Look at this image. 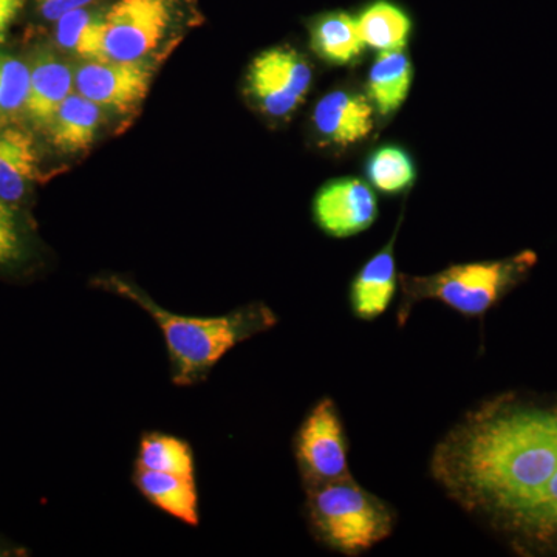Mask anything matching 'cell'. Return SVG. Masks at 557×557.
<instances>
[{
  "label": "cell",
  "instance_id": "cell-1",
  "mask_svg": "<svg viewBox=\"0 0 557 557\" xmlns=\"http://www.w3.org/2000/svg\"><path fill=\"white\" fill-rule=\"evenodd\" d=\"M431 471L460 507L515 528L557 471V413L508 401L472 410L438 443Z\"/></svg>",
  "mask_w": 557,
  "mask_h": 557
},
{
  "label": "cell",
  "instance_id": "cell-2",
  "mask_svg": "<svg viewBox=\"0 0 557 557\" xmlns=\"http://www.w3.org/2000/svg\"><path fill=\"white\" fill-rule=\"evenodd\" d=\"M148 311L166 341L172 381L178 386L199 383L211 369L242 341L252 338L276 325V314L262 304H252L225 317L190 318L161 309L143 289L120 277L97 282Z\"/></svg>",
  "mask_w": 557,
  "mask_h": 557
},
{
  "label": "cell",
  "instance_id": "cell-3",
  "mask_svg": "<svg viewBox=\"0 0 557 557\" xmlns=\"http://www.w3.org/2000/svg\"><path fill=\"white\" fill-rule=\"evenodd\" d=\"M533 251L490 262L458 263L431 276H399L401 302L399 329L405 327L413 307L437 300L465 318H483L536 263Z\"/></svg>",
  "mask_w": 557,
  "mask_h": 557
},
{
  "label": "cell",
  "instance_id": "cell-4",
  "mask_svg": "<svg viewBox=\"0 0 557 557\" xmlns=\"http://www.w3.org/2000/svg\"><path fill=\"white\" fill-rule=\"evenodd\" d=\"M311 530L341 555L359 556L386 541L395 527V512L351 475L310 487Z\"/></svg>",
  "mask_w": 557,
  "mask_h": 557
},
{
  "label": "cell",
  "instance_id": "cell-5",
  "mask_svg": "<svg viewBox=\"0 0 557 557\" xmlns=\"http://www.w3.org/2000/svg\"><path fill=\"white\" fill-rule=\"evenodd\" d=\"M177 0H116L104 13V60L138 62L170 35Z\"/></svg>",
  "mask_w": 557,
  "mask_h": 557
},
{
  "label": "cell",
  "instance_id": "cell-6",
  "mask_svg": "<svg viewBox=\"0 0 557 557\" xmlns=\"http://www.w3.org/2000/svg\"><path fill=\"white\" fill-rule=\"evenodd\" d=\"M313 83L306 57L289 47L262 51L248 69L247 94L263 115L288 119L299 109Z\"/></svg>",
  "mask_w": 557,
  "mask_h": 557
},
{
  "label": "cell",
  "instance_id": "cell-7",
  "mask_svg": "<svg viewBox=\"0 0 557 557\" xmlns=\"http://www.w3.org/2000/svg\"><path fill=\"white\" fill-rule=\"evenodd\" d=\"M295 453L309 490L351 475L346 432L333 399H319L310 410L296 435Z\"/></svg>",
  "mask_w": 557,
  "mask_h": 557
},
{
  "label": "cell",
  "instance_id": "cell-8",
  "mask_svg": "<svg viewBox=\"0 0 557 557\" xmlns=\"http://www.w3.org/2000/svg\"><path fill=\"white\" fill-rule=\"evenodd\" d=\"M152 76L145 61H87L76 70L75 87L101 108L131 112L145 100Z\"/></svg>",
  "mask_w": 557,
  "mask_h": 557
},
{
  "label": "cell",
  "instance_id": "cell-9",
  "mask_svg": "<svg viewBox=\"0 0 557 557\" xmlns=\"http://www.w3.org/2000/svg\"><path fill=\"white\" fill-rule=\"evenodd\" d=\"M319 228L336 239L364 233L379 219V200L361 178L333 180L319 190L313 201Z\"/></svg>",
  "mask_w": 557,
  "mask_h": 557
},
{
  "label": "cell",
  "instance_id": "cell-10",
  "mask_svg": "<svg viewBox=\"0 0 557 557\" xmlns=\"http://www.w3.org/2000/svg\"><path fill=\"white\" fill-rule=\"evenodd\" d=\"M375 113L368 95L357 90L336 89L314 106V131L325 145L346 149L364 141L375 129Z\"/></svg>",
  "mask_w": 557,
  "mask_h": 557
},
{
  "label": "cell",
  "instance_id": "cell-11",
  "mask_svg": "<svg viewBox=\"0 0 557 557\" xmlns=\"http://www.w3.org/2000/svg\"><path fill=\"white\" fill-rule=\"evenodd\" d=\"M397 233L373 258L362 265L350 285L351 311L361 321H375L391 307L397 293L398 273L395 262Z\"/></svg>",
  "mask_w": 557,
  "mask_h": 557
},
{
  "label": "cell",
  "instance_id": "cell-12",
  "mask_svg": "<svg viewBox=\"0 0 557 557\" xmlns=\"http://www.w3.org/2000/svg\"><path fill=\"white\" fill-rule=\"evenodd\" d=\"M135 485L150 504L163 509L172 518L193 527L199 523V494H197L196 478H183V475L137 468Z\"/></svg>",
  "mask_w": 557,
  "mask_h": 557
},
{
  "label": "cell",
  "instance_id": "cell-13",
  "mask_svg": "<svg viewBox=\"0 0 557 557\" xmlns=\"http://www.w3.org/2000/svg\"><path fill=\"white\" fill-rule=\"evenodd\" d=\"M75 76L64 62L44 54L30 70L27 113L33 123L49 127L62 102L72 95Z\"/></svg>",
  "mask_w": 557,
  "mask_h": 557
},
{
  "label": "cell",
  "instance_id": "cell-14",
  "mask_svg": "<svg viewBox=\"0 0 557 557\" xmlns=\"http://www.w3.org/2000/svg\"><path fill=\"white\" fill-rule=\"evenodd\" d=\"M102 121V108L81 94H72L50 121L51 143L62 152L89 149Z\"/></svg>",
  "mask_w": 557,
  "mask_h": 557
},
{
  "label": "cell",
  "instance_id": "cell-15",
  "mask_svg": "<svg viewBox=\"0 0 557 557\" xmlns=\"http://www.w3.org/2000/svg\"><path fill=\"white\" fill-rule=\"evenodd\" d=\"M412 61L403 50L381 51L368 78V97L380 116H391L408 98Z\"/></svg>",
  "mask_w": 557,
  "mask_h": 557
},
{
  "label": "cell",
  "instance_id": "cell-16",
  "mask_svg": "<svg viewBox=\"0 0 557 557\" xmlns=\"http://www.w3.org/2000/svg\"><path fill=\"white\" fill-rule=\"evenodd\" d=\"M310 46L322 61L332 65L354 64L366 49L357 20L344 11H332L313 21Z\"/></svg>",
  "mask_w": 557,
  "mask_h": 557
},
{
  "label": "cell",
  "instance_id": "cell-17",
  "mask_svg": "<svg viewBox=\"0 0 557 557\" xmlns=\"http://www.w3.org/2000/svg\"><path fill=\"white\" fill-rule=\"evenodd\" d=\"M38 174V153L27 132H0V199L16 203Z\"/></svg>",
  "mask_w": 557,
  "mask_h": 557
},
{
  "label": "cell",
  "instance_id": "cell-18",
  "mask_svg": "<svg viewBox=\"0 0 557 557\" xmlns=\"http://www.w3.org/2000/svg\"><path fill=\"white\" fill-rule=\"evenodd\" d=\"M357 22L366 47H372L380 53L405 49L412 30L408 13L387 0H379L362 10Z\"/></svg>",
  "mask_w": 557,
  "mask_h": 557
},
{
  "label": "cell",
  "instance_id": "cell-19",
  "mask_svg": "<svg viewBox=\"0 0 557 557\" xmlns=\"http://www.w3.org/2000/svg\"><path fill=\"white\" fill-rule=\"evenodd\" d=\"M104 14L84 9L69 11L57 21V40L64 50L86 61L104 60Z\"/></svg>",
  "mask_w": 557,
  "mask_h": 557
},
{
  "label": "cell",
  "instance_id": "cell-20",
  "mask_svg": "<svg viewBox=\"0 0 557 557\" xmlns=\"http://www.w3.org/2000/svg\"><path fill=\"white\" fill-rule=\"evenodd\" d=\"M137 468L196 478L193 449L188 443L171 435H145L139 443Z\"/></svg>",
  "mask_w": 557,
  "mask_h": 557
},
{
  "label": "cell",
  "instance_id": "cell-21",
  "mask_svg": "<svg viewBox=\"0 0 557 557\" xmlns=\"http://www.w3.org/2000/svg\"><path fill=\"white\" fill-rule=\"evenodd\" d=\"M370 183L384 194L405 193L417 177L416 164L405 149L398 146H383L370 156L368 161Z\"/></svg>",
  "mask_w": 557,
  "mask_h": 557
},
{
  "label": "cell",
  "instance_id": "cell-22",
  "mask_svg": "<svg viewBox=\"0 0 557 557\" xmlns=\"http://www.w3.org/2000/svg\"><path fill=\"white\" fill-rule=\"evenodd\" d=\"M30 69L13 57H0V126H7L27 109Z\"/></svg>",
  "mask_w": 557,
  "mask_h": 557
},
{
  "label": "cell",
  "instance_id": "cell-23",
  "mask_svg": "<svg viewBox=\"0 0 557 557\" xmlns=\"http://www.w3.org/2000/svg\"><path fill=\"white\" fill-rule=\"evenodd\" d=\"M512 530L542 542L557 541V471L536 504L528 509Z\"/></svg>",
  "mask_w": 557,
  "mask_h": 557
},
{
  "label": "cell",
  "instance_id": "cell-24",
  "mask_svg": "<svg viewBox=\"0 0 557 557\" xmlns=\"http://www.w3.org/2000/svg\"><path fill=\"white\" fill-rule=\"evenodd\" d=\"M21 252L16 218L7 201L0 199V265L13 262Z\"/></svg>",
  "mask_w": 557,
  "mask_h": 557
},
{
  "label": "cell",
  "instance_id": "cell-25",
  "mask_svg": "<svg viewBox=\"0 0 557 557\" xmlns=\"http://www.w3.org/2000/svg\"><path fill=\"white\" fill-rule=\"evenodd\" d=\"M39 10L46 20L57 22L69 11L89 7L94 0H38Z\"/></svg>",
  "mask_w": 557,
  "mask_h": 557
},
{
  "label": "cell",
  "instance_id": "cell-26",
  "mask_svg": "<svg viewBox=\"0 0 557 557\" xmlns=\"http://www.w3.org/2000/svg\"><path fill=\"white\" fill-rule=\"evenodd\" d=\"M25 0H0V32H5L11 22L16 20Z\"/></svg>",
  "mask_w": 557,
  "mask_h": 557
},
{
  "label": "cell",
  "instance_id": "cell-27",
  "mask_svg": "<svg viewBox=\"0 0 557 557\" xmlns=\"http://www.w3.org/2000/svg\"><path fill=\"white\" fill-rule=\"evenodd\" d=\"M3 42V32H0V44Z\"/></svg>",
  "mask_w": 557,
  "mask_h": 557
},
{
  "label": "cell",
  "instance_id": "cell-28",
  "mask_svg": "<svg viewBox=\"0 0 557 557\" xmlns=\"http://www.w3.org/2000/svg\"><path fill=\"white\" fill-rule=\"evenodd\" d=\"M3 555H7V553H2V552H0V556H3Z\"/></svg>",
  "mask_w": 557,
  "mask_h": 557
}]
</instances>
